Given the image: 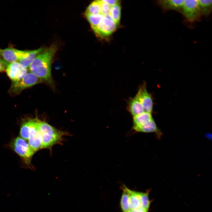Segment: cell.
Wrapping results in <instances>:
<instances>
[{"label": "cell", "mask_w": 212, "mask_h": 212, "mask_svg": "<svg viewBox=\"0 0 212 212\" xmlns=\"http://www.w3.org/2000/svg\"><path fill=\"white\" fill-rule=\"evenodd\" d=\"M127 188L124 186L122 188L123 193L120 201V205L122 212H127L129 210L128 206L129 194Z\"/></svg>", "instance_id": "cell-20"}, {"label": "cell", "mask_w": 212, "mask_h": 212, "mask_svg": "<svg viewBox=\"0 0 212 212\" xmlns=\"http://www.w3.org/2000/svg\"><path fill=\"white\" fill-rule=\"evenodd\" d=\"M141 102L144 112L151 113L153 110V103L152 99L148 92L145 85L140 87L136 95Z\"/></svg>", "instance_id": "cell-10"}, {"label": "cell", "mask_w": 212, "mask_h": 212, "mask_svg": "<svg viewBox=\"0 0 212 212\" xmlns=\"http://www.w3.org/2000/svg\"><path fill=\"white\" fill-rule=\"evenodd\" d=\"M37 126L41 136L42 148H49L61 140L63 133L47 122L37 120Z\"/></svg>", "instance_id": "cell-2"}, {"label": "cell", "mask_w": 212, "mask_h": 212, "mask_svg": "<svg viewBox=\"0 0 212 212\" xmlns=\"http://www.w3.org/2000/svg\"><path fill=\"white\" fill-rule=\"evenodd\" d=\"M8 64V62L0 58V72L6 70Z\"/></svg>", "instance_id": "cell-24"}, {"label": "cell", "mask_w": 212, "mask_h": 212, "mask_svg": "<svg viewBox=\"0 0 212 212\" xmlns=\"http://www.w3.org/2000/svg\"><path fill=\"white\" fill-rule=\"evenodd\" d=\"M30 131L28 139L29 144L35 152L42 148V138L37 126V120L29 121Z\"/></svg>", "instance_id": "cell-7"}, {"label": "cell", "mask_w": 212, "mask_h": 212, "mask_svg": "<svg viewBox=\"0 0 212 212\" xmlns=\"http://www.w3.org/2000/svg\"><path fill=\"white\" fill-rule=\"evenodd\" d=\"M127 108L133 117L144 112L143 107L136 95L130 99Z\"/></svg>", "instance_id": "cell-13"}, {"label": "cell", "mask_w": 212, "mask_h": 212, "mask_svg": "<svg viewBox=\"0 0 212 212\" xmlns=\"http://www.w3.org/2000/svg\"><path fill=\"white\" fill-rule=\"evenodd\" d=\"M133 129L136 132L145 133L159 132V130L153 119L143 125L133 126Z\"/></svg>", "instance_id": "cell-14"}, {"label": "cell", "mask_w": 212, "mask_h": 212, "mask_svg": "<svg viewBox=\"0 0 212 212\" xmlns=\"http://www.w3.org/2000/svg\"><path fill=\"white\" fill-rule=\"evenodd\" d=\"M2 49L0 48V55H1V53L2 52Z\"/></svg>", "instance_id": "cell-27"}, {"label": "cell", "mask_w": 212, "mask_h": 212, "mask_svg": "<svg viewBox=\"0 0 212 212\" xmlns=\"http://www.w3.org/2000/svg\"><path fill=\"white\" fill-rule=\"evenodd\" d=\"M30 127L29 121L25 122L22 125L20 134L23 139L28 140L29 137Z\"/></svg>", "instance_id": "cell-22"}, {"label": "cell", "mask_w": 212, "mask_h": 212, "mask_svg": "<svg viewBox=\"0 0 212 212\" xmlns=\"http://www.w3.org/2000/svg\"><path fill=\"white\" fill-rule=\"evenodd\" d=\"M6 71L7 75L13 82L19 80L27 73V68L18 62L8 64Z\"/></svg>", "instance_id": "cell-8"}, {"label": "cell", "mask_w": 212, "mask_h": 212, "mask_svg": "<svg viewBox=\"0 0 212 212\" xmlns=\"http://www.w3.org/2000/svg\"><path fill=\"white\" fill-rule=\"evenodd\" d=\"M127 190L129 194L128 200L129 211L140 208H143L145 209L143 206L142 201V192L131 190L128 188Z\"/></svg>", "instance_id": "cell-11"}, {"label": "cell", "mask_w": 212, "mask_h": 212, "mask_svg": "<svg viewBox=\"0 0 212 212\" xmlns=\"http://www.w3.org/2000/svg\"><path fill=\"white\" fill-rule=\"evenodd\" d=\"M100 6V13L104 16L109 14L111 6L104 0H99Z\"/></svg>", "instance_id": "cell-23"}, {"label": "cell", "mask_w": 212, "mask_h": 212, "mask_svg": "<svg viewBox=\"0 0 212 212\" xmlns=\"http://www.w3.org/2000/svg\"><path fill=\"white\" fill-rule=\"evenodd\" d=\"M104 1L111 6H113L120 2L119 1L116 0H104Z\"/></svg>", "instance_id": "cell-26"}, {"label": "cell", "mask_w": 212, "mask_h": 212, "mask_svg": "<svg viewBox=\"0 0 212 212\" xmlns=\"http://www.w3.org/2000/svg\"><path fill=\"white\" fill-rule=\"evenodd\" d=\"M181 10L186 19L190 22L197 20L201 15L197 0H184Z\"/></svg>", "instance_id": "cell-6"}, {"label": "cell", "mask_w": 212, "mask_h": 212, "mask_svg": "<svg viewBox=\"0 0 212 212\" xmlns=\"http://www.w3.org/2000/svg\"><path fill=\"white\" fill-rule=\"evenodd\" d=\"M118 25L109 14L104 16L98 25L92 30L97 36L104 38L112 33L117 29Z\"/></svg>", "instance_id": "cell-5"}, {"label": "cell", "mask_w": 212, "mask_h": 212, "mask_svg": "<svg viewBox=\"0 0 212 212\" xmlns=\"http://www.w3.org/2000/svg\"><path fill=\"white\" fill-rule=\"evenodd\" d=\"M85 13L93 15L100 14V9L99 0L92 2L87 7Z\"/></svg>", "instance_id": "cell-21"}, {"label": "cell", "mask_w": 212, "mask_h": 212, "mask_svg": "<svg viewBox=\"0 0 212 212\" xmlns=\"http://www.w3.org/2000/svg\"><path fill=\"white\" fill-rule=\"evenodd\" d=\"M56 49L54 46H52L43 50L37 56L29 66L31 72L49 83L52 82L51 65Z\"/></svg>", "instance_id": "cell-1"}, {"label": "cell", "mask_w": 212, "mask_h": 212, "mask_svg": "<svg viewBox=\"0 0 212 212\" xmlns=\"http://www.w3.org/2000/svg\"><path fill=\"white\" fill-rule=\"evenodd\" d=\"M11 145L26 164L30 163L31 159L35 152L25 140L17 137L11 142Z\"/></svg>", "instance_id": "cell-3"}, {"label": "cell", "mask_w": 212, "mask_h": 212, "mask_svg": "<svg viewBox=\"0 0 212 212\" xmlns=\"http://www.w3.org/2000/svg\"><path fill=\"white\" fill-rule=\"evenodd\" d=\"M148 210L143 208H140L136 209L130 210L127 212H148Z\"/></svg>", "instance_id": "cell-25"}, {"label": "cell", "mask_w": 212, "mask_h": 212, "mask_svg": "<svg viewBox=\"0 0 212 212\" xmlns=\"http://www.w3.org/2000/svg\"><path fill=\"white\" fill-rule=\"evenodd\" d=\"M29 50H21L12 47H8L2 49L1 55L3 59L8 63L19 62L21 59L26 57Z\"/></svg>", "instance_id": "cell-9"}, {"label": "cell", "mask_w": 212, "mask_h": 212, "mask_svg": "<svg viewBox=\"0 0 212 212\" xmlns=\"http://www.w3.org/2000/svg\"><path fill=\"white\" fill-rule=\"evenodd\" d=\"M41 79L30 72L27 73L21 79L13 82L10 89V92L14 95L19 94L23 90L38 84Z\"/></svg>", "instance_id": "cell-4"}, {"label": "cell", "mask_w": 212, "mask_h": 212, "mask_svg": "<svg viewBox=\"0 0 212 212\" xmlns=\"http://www.w3.org/2000/svg\"><path fill=\"white\" fill-rule=\"evenodd\" d=\"M85 16L89 22L92 29L95 28L104 16L101 14L93 15L85 13Z\"/></svg>", "instance_id": "cell-18"}, {"label": "cell", "mask_w": 212, "mask_h": 212, "mask_svg": "<svg viewBox=\"0 0 212 212\" xmlns=\"http://www.w3.org/2000/svg\"><path fill=\"white\" fill-rule=\"evenodd\" d=\"M109 14L112 19L118 24L121 16V7L120 2L111 6Z\"/></svg>", "instance_id": "cell-19"}, {"label": "cell", "mask_w": 212, "mask_h": 212, "mask_svg": "<svg viewBox=\"0 0 212 212\" xmlns=\"http://www.w3.org/2000/svg\"><path fill=\"white\" fill-rule=\"evenodd\" d=\"M153 119L151 113L144 112L142 113L133 117V126L143 125Z\"/></svg>", "instance_id": "cell-16"}, {"label": "cell", "mask_w": 212, "mask_h": 212, "mask_svg": "<svg viewBox=\"0 0 212 212\" xmlns=\"http://www.w3.org/2000/svg\"><path fill=\"white\" fill-rule=\"evenodd\" d=\"M184 0H161L158 1V4L163 9L166 10H181Z\"/></svg>", "instance_id": "cell-12"}, {"label": "cell", "mask_w": 212, "mask_h": 212, "mask_svg": "<svg viewBox=\"0 0 212 212\" xmlns=\"http://www.w3.org/2000/svg\"><path fill=\"white\" fill-rule=\"evenodd\" d=\"M198 8L201 15L207 16L209 15L212 10L211 0H198Z\"/></svg>", "instance_id": "cell-17"}, {"label": "cell", "mask_w": 212, "mask_h": 212, "mask_svg": "<svg viewBox=\"0 0 212 212\" xmlns=\"http://www.w3.org/2000/svg\"><path fill=\"white\" fill-rule=\"evenodd\" d=\"M43 50V48H40L36 49L29 50V54L27 56L21 59L18 62L27 68L28 67H29L37 56Z\"/></svg>", "instance_id": "cell-15"}]
</instances>
